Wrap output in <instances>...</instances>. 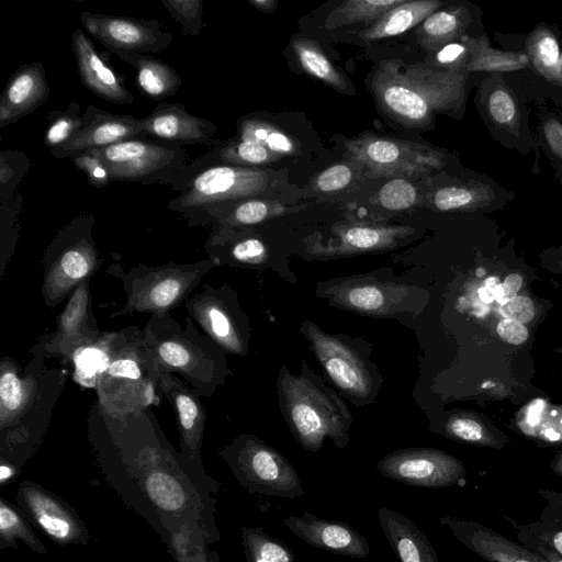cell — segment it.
I'll list each match as a JSON object with an SVG mask.
<instances>
[{
	"instance_id": "51",
	"label": "cell",
	"mask_w": 562,
	"mask_h": 562,
	"mask_svg": "<svg viewBox=\"0 0 562 562\" xmlns=\"http://www.w3.org/2000/svg\"><path fill=\"white\" fill-rule=\"evenodd\" d=\"M352 179V171L349 166L337 164L322 171L316 180L315 187L322 192H335L346 188Z\"/></svg>"
},
{
	"instance_id": "49",
	"label": "cell",
	"mask_w": 562,
	"mask_h": 562,
	"mask_svg": "<svg viewBox=\"0 0 562 562\" xmlns=\"http://www.w3.org/2000/svg\"><path fill=\"white\" fill-rule=\"evenodd\" d=\"M469 59L470 48L462 41L449 43L436 53V61L442 70L467 72Z\"/></svg>"
},
{
	"instance_id": "6",
	"label": "cell",
	"mask_w": 562,
	"mask_h": 562,
	"mask_svg": "<svg viewBox=\"0 0 562 562\" xmlns=\"http://www.w3.org/2000/svg\"><path fill=\"white\" fill-rule=\"evenodd\" d=\"M158 376L143 328H124L105 369L98 376L97 403L116 417L147 411L160 403Z\"/></svg>"
},
{
	"instance_id": "47",
	"label": "cell",
	"mask_w": 562,
	"mask_h": 562,
	"mask_svg": "<svg viewBox=\"0 0 562 562\" xmlns=\"http://www.w3.org/2000/svg\"><path fill=\"white\" fill-rule=\"evenodd\" d=\"M417 191L415 187L403 178L387 181L378 193V201L386 210L402 211L415 204Z\"/></svg>"
},
{
	"instance_id": "38",
	"label": "cell",
	"mask_w": 562,
	"mask_h": 562,
	"mask_svg": "<svg viewBox=\"0 0 562 562\" xmlns=\"http://www.w3.org/2000/svg\"><path fill=\"white\" fill-rule=\"evenodd\" d=\"M20 540L32 551L46 554L47 549L36 537L31 524L20 509L0 498V549L16 548L15 541Z\"/></svg>"
},
{
	"instance_id": "10",
	"label": "cell",
	"mask_w": 562,
	"mask_h": 562,
	"mask_svg": "<svg viewBox=\"0 0 562 562\" xmlns=\"http://www.w3.org/2000/svg\"><path fill=\"white\" fill-rule=\"evenodd\" d=\"M234 476L250 493L294 498L303 486L294 467L277 450L251 435H240L218 451Z\"/></svg>"
},
{
	"instance_id": "12",
	"label": "cell",
	"mask_w": 562,
	"mask_h": 562,
	"mask_svg": "<svg viewBox=\"0 0 562 562\" xmlns=\"http://www.w3.org/2000/svg\"><path fill=\"white\" fill-rule=\"evenodd\" d=\"M348 158L369 177H422L443 167L445 156L426 145L362 134L345 143Z\"/></svg>"
},
{
	"instance_id": "44",
	"label": "cell",
	"mask_w": 562,
	"mask_h": 562,
	"mask_svg": "<svg viewBox=\"0 0 562 562\" xmlns=\"http://www.w3.org/2000/svg\"><path fill=\"white\" fill-rule=\"evenodd\" d=\"M22 211V196L18 192L10 200L1 203V257L0 276H3L5 267L10 261L20 235V215Z\"/></svg>"
},
{
	"instance_id": "46",
	"label": "cell",
	"mask_w": 562,
	"mask_h": 562,
	"mask_svg": "<svg viewBox=\"0 0 562 562\" xmlns=\"http://www.w3.org/2000/svg\"><path fill=\"white\" fill-rule=\"evenodd\" d=\"M161 3L184 34L196 36L205 27L203 0H161Z\"/></svg>"
},
{
	"instance_id": "27",
	"label": "cell",
	"mask_w": 562,
	"mask_h": 562,
	"mask_svg": "<svg viewBox=\"0 0 562 562\" xmlns=\"http://www.w3.org/2000/svg\"><path fill=\"white\" fill-rule=\"evenodd\" d=\"M413 233L407 226L353 224L340 227L328 246L314 245L311 252L317 257H336L384 250L400 238Z\"/></svg>"
},
{
	"instance_id": "2",
	"label": "cell",
	"mask_w": 562,
	"mask_h": 562,
	"mask_svg": "<svg viewBox=\"0 0 562 562\" xmlns=\"http://www.w3.org/2000/svg\"><path fill=\"white\" fill-rule=\"evenodd\" d=\"M30 352L25 369L9 356L0 359V459L16 470L42 443L69 373L48 368L35 346Z\"/></svg>"
},
{
	"instance_id": "42",
	"label": "cell",
	"mask_w": 562,
	"mask_h": 562,
	"mask_svg": "<svg viewBox=\"0 0 562 562\" xmlns=\"http://www.w3.org/2000/svg\"><path fill=\"white\" fill-rule=\"evenodd\" d=\"M241 541L247 562H295L293 552L262 528H241Z\"/></svg>"
},
{
	"instance_id": "50",
	"label": "cell",
	"mask_w": 562,
	"mask_h": 562,
	"mask_svg": "<svg viewBox=\"0 0 562 562\" xmlns=\"http://www.w3.org/2000/svg\"><path fill=\"white\" fill-rule=\"evenodd\" d=\"M538 312L536 301L526 294H517L499 307V314L504 318L513 319L525 325L535 322Z\"/></svg>"
},
{
	"instance_id": "64",
	"label": "cell",
	"mask_w": 562,
	"mask_h": 562,
	"mask_svg": "<svg viewBox=\"0 0 562 562\" xmlns=\"http://www.w3.org/2000/svg\"><path fill=\"white\" fill-rule=\"evenodd\" d=\"M561 70H562V52H561Z\"/></svg>"
},
{
	"instance_id": "21",
	"label": "cell",
	"mask_w": 562,
	"mask_h": 562,
	"mask_svg": "<svg viewBox=\"0 0 562 562\" xmlns=\"http://www.w3.org/2000/svg\"><path fill=\"white\" fill-rule=\"evenodd\" d=\"M86 122L81 130L66 144L49 150L56 158L71 156L132 138H146L144 120L127 114H115L89 104L85 111Z\"/></svg>"
},
{
	"instance_id": "55",
	"label": "cell",
	"mask_w": 562,
	"mask_h": 562,
	"mask_svg": "<svg viewBox=\"0 0 562 562\" xmlns=\"http://www.w3.org/2000/svg\"><path fill=\"white\" fill-rule=\"evenodd\" d=\"M548 504L544 510L546 524L562 527V493L540 491Z\"/></svg>"
},
{
	"instance_id": "19",
	"label": "cell",
	"mask_w": 562,
	"mask_h": 562,
	"mask_svg": "<svg viewBox=\"0 0 562 562\" xmlns=\"http://www.w3.org/2000/svg\"><path fill=\"white\" fill-rule=\"evenodd\" d=\"M158 391L175 411L182 458L200 481L211 488L212 479L203 469L201 456L206 422L202 396L173 373L159 374Z\"/></svg>"
},
{
	"instance_id": "23",
	"label": "cell",
	"mask_w": 562,
	"mask_h": 562,
	"mask_svg": "<svg viewBox=\"0 0 562 562\" xmlns=\"http://www.w3.org/2000/svg\"><path fill=\"white\" fill-rule=\"evenodd\" d=\"M439 521L457 540L488 562H547L527 547L479 522L449 515Z\"/></svg>"
},
{
	"instance_id": "60",
	"label": "cell",
	"mask_w": 562,
	"mask_h": 562,
	"mask_svg": "<svg viewBox=\"0 0 562 562\" xmlns=\"http://www.w3.org/2000/svg\"><path fill=\"white\" fill-rule=\"evenodd\" d=\"M550 469L562 477V449L559 450L550 461Z\"/></svg>"
},
{
	"instance_id": "58",
	"label": "cell",
	"mask_w": 562,
	"mask_h": 562,
	"mask_svg": "<svg viewBox=\"0 0 562 562\" xmlns=\"http://www.w3.org/2000/svg\"><path fill=\"white\" fill-rule=\"evenodd\" d=\"M540 266L551 273L562 274V247H549L539 255Z\"/></svg>"
},
{
	"instance_id": "1",
	"label": "cell",
	"mask_w": 562,
	"mask_h": 562,
	"mask_svg": "<svg viewBox=\"0 0 562 562\" xmlns=\"http://www.w3.org/2000/svg\"><path fill=\"white\" fill-rule=\"evenodd\" d=\"M89 424L114 448L125 470L140 479L144 491L157 508L176 513L182 526L193 525L183 516L194 501L188 492H192L191 487L209 486L193 473L181 453L172 450L150 409L116 417L102 411L97 403Z\"/></svg>"
},
{
	"instance_id": "45",
	"label": "cell",
	"mask_w": 562,
	"mask_h": 562,
	"mask_svg": "<svg viewBox=\"0 0 562 562\" xmlns=\"http://www.w3.org/2000/svg\"><path fill=\"white\" fill-rule=\"evenodd\" d=\"M30 160L19 150H1L0 153V201L5 202L19 191V184L26 177Z\"/></svg>"
},
{
	"instance_id": "32",
	"label": "cell",
	"mask_w": 562,
	"mask_h": 562,
	"mask_svg": "<svg viewBox=\"0 0 562 562\" xmlns=\"http://www.w3.org/2000/svg\"><path fill=\"white\" fill-rule=\"evenodd\" d=\"M446 437L471 446L502 449L508 439L484 416L470 411L451 413L442 426Z\"/></svg>"
},
{
	"instance_id": "35",
	"label": "cell",
	"mask_w": 562,
	"mask_h": 562,
	"mask_svg": "<svg viewBox=\"0 0 562 562\" xmlns=\"http://www.w3.org/2000/svg\"><path fill=\"white\" fill-rule=\"evenodd\" d=\"M497 74L484 83L483 109L487 120L497 131L517 133L520 125V112L517 100Z\"/></svg>"
},
{
	"instance_id": "43",
	"label": "cell",
	"mask_w": 562,
	"mask_h": 562,
	"mask_svg": "<svg viewBox=\"0 0 562 562\" xmlns=\"http://www.w3.org/2000/svg\"><path fill=\"white\" fill-rule=\"evenodd\" d=\"M80 110V104L72 101L66 109L48 114L44 144L49 150L66 144L81 130L86 115Z\"/></svg>"
},
{
	"instance_id": "15",
	"label": "cell",
	"mask_w": 562,
	"mask_h": 562,
	"mask_svg": "<svg viewBox=\"0 0 562 562\" xmlns=\"http://www.w3.org/2000/svg\"><path fill=\"white\" fill-rule=\"evenodd\" d=\"M378 471L400 483L427 488L460 484L467 469L454 456L434 448L398 449L384 456Z\"/></svg>"
},
{
	"instance_id": "52",
	"label": "cell",
	"mask_w": 562,
	"mask_h": 562,
	"mask_svg": "<svg viewBox=\"0 0 562 562\" xmlns=\"http://www.w3.org/2000/svg\"><path fill=\"white\" fill-rule=\"evenodd\" d=\"M520 532L532 537L562 557V527L543 524L542 527H519Z\"/></svg>"
},
{
	"instance_id": "62",
	"label": "cell",
	"mask_w": 562,
	"mask_h": 562,
	"mask_svg": "<svg viewBox=\"0 0 562 562\" xmlns=\"http://www.w3.org/2000/svg\"><path fill=\"white\" fill-rule=\"evenodd\" d=\"M249 3L255 8L261 11H271L276 5V2L272 0H249Z\"/></svg>"
},
{
	"instance_id": "4",
	"label": "cell",
	"mask_w": 562,
	"mask_h": 562,
	"mask_svg": "<svg viewBox=\"0 0 562 562\" xmlns=\"http://www.w3.org/2000/svg\"><path fill=\"white\" fill-rule=\"evenodd\" d=\"M147 350L160 373L181 375L200 396L211 397L229 374L224 351L187 316L181 326L170 313L149 315L143 327Z\"/></svg>"
},
{
	"instance_id": "26",
	"label": "cell",
	"mask_w": 562,
	"mask_h": 562,
	"mask_svg": "<svg viewBox=\"0 0 562 562\" xmlns=\"http://www.w3.org/2000/svg\"><path fill=\"white\" fill-rule=\"evenodd\" d=\"M49 86L40 61L20 66L7 80L0 98V127L31 114L47 101Z\"/></svg>"
},
{
	"instance_id": "59",
	"label": "cell",
	"mask_w": 562,
	"mask_h": 562,
	"mask_svg": "<svg viewBox=\"0 0 562 562\" xmlns=\"http://www.w3.org/2000/svg\"><path fill=\"white\" fill-rule=\"evenodd\" d=\"M521 535H525L522 532H519ZM527 536V535H525ZM529 537V536H527ZM532 538V537H530ZM535 539V538H532ZM528 546L530 547V551L536 550L535 553L539 554L541 558H543L547 562H562V557L554 552L552 549L547 547L544 543L540 542L536 539V542L527 541Z\"/></svg>"
},
{
	"instance_id": "5",
	"label": "cell",
	"mask_w": 562,
	"mask_h": 562,
	"mask_svg": "<svg viewBox=\"0 0 562 562\" xmlns=\"http://www.w3.org/2000/svg\"><path fill=\"white\" fill-rule=\"evenodd\" d=\"M278 387L288 426L308 451L322 449L325 438L344 449L352 416L344 401L327 387L312 371L293 375L281 368Z\"/></svg>"
},
{
	"instance_id": "20",
	"label": "cell",
	"mask_w": 562,
	"mask_h": 562,
	"mask_svg": "<svg viewBox=\"0 0 562 562\" xmlns=\"http://www.w3.org/2000/svg\"><path fill=\"white\" fill-rule=\"evenodd\" d=\"M89 284L90 280H86L72 291L58 316L56 330L34 345L46 358L68 362L78 348L102 334L92 314Z\"/></svg>"
},
{
	"instance_id": "18",
	"label": "cell",
	"mask_w": 562,
	"mask_h": 562,
	"mask_svg": "<svg viewBox=\"0 0 562 562\" xmlns=\"http://www.w3.org/2000/svg\"><path fill=\"white\" fill-rule=\"evenodd\" d=\"M15 501L27 521L56 543L86 544L89 541V531L75 510L37 483L22 481Z\"/></svg>"
},
{
	"instance_id": "7",
	"label": "cell",
	"mask_w": 562,
	"mask_h": 562,
	"mask_svg": "<svg viewBox=\"0 0 562 562\" xmlns=\"http://www.w3.org/2000/svg\"><path fill=\"white\" fill-rule=\"evenodd\" d=\"M216 265L210 258L190 263L168 262L160 266L138 263L121 271L126 294L125 306L111 317L132 313L165 315L192 295L193 290Z\"/></svg>"
},
{
	"instance_id": "33",
	"label": "cell",
	"mask_w": 562,
	"mask_h": 562,
	"mask_svg": "<svg viewBox=\"0 0 562 562\" xmlns=\"http://www.w3.org/2000/svg\"><path fill=\"white\" fill-rule=\"evenodd\" d=\"M121 335L122 329L102 331L95 340L81 346L74 352L68 362L74 367V378L77 383L95 387L98 376L105 369Z\"/></svg>"
},
{
	"instance_id": "48",
	"label": "cell",
	"mask_w": 562,
	"mask_h": 562,
	"mask_svg": "<svg viewBox=\"0 0 562 562\" xmlns=\"http://www.w3.org/2000/svg\"><path fill=\"white\" fill-rule=\"evenodd\" d=\"M70 159L86 175L92 187L104 188L113 182L104 164L90 150L78 153Z\"/></svg>"
},
{
	"instance_id": "25",
	"label": "cell",
	"mask_w": 562,
	"mask_h": 562,
	"mask_svg": "<svg viewBox=\"0 0 562 562\" xmlns=\"http://www.w3.org/2000/svg\"><path fill=\"white\" fill-rule=\"evenodd\" d=\"M143 120L148 137L180 145H206L216 133L211 121L191 114L182 103L159 102Z\"/></svg>"
},
{
	"instance_id": "53",
	"label": "cell",
	"mask_w": 562,
	"mask_h": 562,
	"mask_svg": "<svg viewBox=\"0 0 562 562\" xmlns=\"http://www.w3.org/2000/svg\"><path fill=\"white\" fill-rule=\"evenodd\" d=\"M541 134L547 149L562 164V123L555 117L544 120Z\"/></svg>"
},
{
	"instance_id": "31",
	"label": "cell",
	"mask_w": 562,
	"mask_h": 562,
	"mask_svg": "<svg viewBox=\"0 0 562 562\" xmlns=\"http://www.w3.org/2000/svg\"><path fill=\"white\" fill-rule=\"evenodd\" d=\"M432 206L442 212L492 210L498 206L501 196L490 183H469L440 187L431 194Z\"/></svg>"
},
{
	"instance_id": "8",
	"label": "cell",
	"mask_w": 562,
	"mask_h": 562,
	"mask_svg": "<svg viewBox=\"0 0 562 562\" xmlns=\"http://www.w3.org/2000/svg\"><path fill=\"white\" fill-rule=\"evenodd\" d=\"M94 217L80 215L63 226L43 255L44 303L53 308L69 297L83 281L90 280L103 259L92 236Z\"/></svg>"
},
{
	"instance_id": "16",
	"label": "cell",
	"mask_w": 562,
	"mask_h": 562,
	"mask_svg": "<svg viewBox=\"0 0 562 562\" xmlns=\"http://www.w3.org/2000/svg\"><path fill=\"white\" fill-rule=\"evenodd\" d=\"M318 294L344 310L370 316H390L407 310L408 303L417 295V289L364 277L319 284Z\"/></svg>"
},
{
	"instance_id": "29",
	"label": "cell",
	"mask_w": 562,
	"mask_h": 562,
	"mask_svg": "<svg viewBox=\"0 0 562 562\" xmlns=\"http://www.w3.org/2000/svg\"><path fill=\"white\" fill-rule=\"evenodd\" d=\"M115 56L135 69L138 89L151 100L162 102L175 95L182 85L173 67L148 54L119 53Z\"/></svg>"
},
{
	"instance_id": "40",
	"label": "cell",
	"mask_w": 562,
	"mask_h": 562,
	"mask_svg": "<svg viewBox=\"0 0 562 562\" xmlns=\"http://www.w3.org/2000/svg\"><path fill=\"white\" fill-rule=\"evenodd\" d=\"M404 0H346L327 16L325 26L335 29L360 22H375L384 13L401 4Z\"/></svg>"
},
{
	"instance_id": "54",
	"label": "cell",
	"mask_w": 562,
	"mask_h": 562,
	"mask_svg": "<svg viewBox=\"0 0 562 562\" xmlns=\"http://www.w3.org/2000/svg\"><path fill=\"white\" fill-rule=\"evenodd\" d=\"M496 333L503 341L513 346H520L529 338V331L525 324L508 318L498 321Z\"/></svg>"
},
{
	"instance_id": "37",
	"label": "cell",
	"mask_w": 562,
	"mask_h": 562,
	"mask_svg": "<svg viewBox=\"0 0 562 562\" xmlns=\"http://www.w3.org/2000/svg\"><path fill=\"white\" fill-rule=\"evenodd\" d=\"M527 56L536 71L562 87L561 50L555 34L546 24L537 25L526 41Z\"/></svg>"
},
{
	"instance_id": "57",
	"label": "cell",
	"mask_w": 562,
	"mask_h": 562,
	"mask_svg": "<svg viewBox=\"0 0 562 562\" xmlns=\"http://www.w3.org/2000/svg\"><path fill=\"white\" fill-rule=\"evenodd\" d=\"M265 146L272 153L293 154L295 150L292 139L281 131L272 127L265 142Z\"/></svg>"
},
{
	"instance_id": "14",
	"label": "cell",
	"mask_w": 562,
	"mask_h": 562,
	"mask_svg": "<svg viewBox=\"0 0 562 562\" xmlns=\"http://www.w3.org/2000/svg\"><path fill=\"white\" fill-rule=\"evenodd\" d=\"M184 308L202 331L224 352L243 356L246 352V328L234 293L227 285L204 284L192 294Z\"/></svg>"
},
{
	"instance_id": "61",
	"label": "cell",
	"mask_w": 562,
	"mask_h": 562,
	"mask_svg": "<svg viewBox=\"0 0 562 562\" xmlns=\"http://www.w3.org/2000/svg\"><path fill=\"white\" fill-rule=\"evenodd\" d=\"M16 469L10 464L1 463L0 465V482L3 484L7 480L15 473Z\"/></svg>"
},
{
	"instance_id": "24",
	"label": "cell",
	"mask_w": 562,
	"mask_h": 562,
	"mask_svg": "<svg viewBox=\"0 0 562 562\" xmlns=\"http://www.w3.org/2000/svg\"><path fill=\"white\" fill-rule=\"evenodd\" d=\"M71 48L80 81L88 90L111 103L123 105L134 102V95L125 87L124 78L101 58L82 30L74 32Z\"/></svg>"
},
{
	"instance_id": "41",
	"label": "cell",
	"mask_w": 562,
	"mask_h": 562,
	"mask_svg": "<svg viewBox=\"0 0 562 562\" xmlns=\"http://www.w3.org/2000/svg\"><path fill=\"white\" fill-rule=\"evenodd\" d=\"M212 538L213 535L195 525L182 526L169 535L173 555L182 558L186 562H221L215 552L206 551V544Z\"/></svg>"
},
{
	"instance_id": "3",
	"label": "cell",
	"mask_w": 562,
	"mask_h": 562,
	"mask_svg": "<svg viewBox=\"0 0 562 562\" xmlns=\"http://www.w3.org/2000/svg\"><path fill=\"white\" fill-rule=\"evenodd\" d=\"M467 72L431 69L423 64L382 60L371 87L385 114L406 127L428 125L436 112L456 111L463 105Z\"/></svg>"
},
{
	"instance_id": "34",
	"label": "cell",
	"mask_w": 562,
	"mask_h": 562,
	"mask_svg": "<svg viewBox=\"0 0 562 562\" xmlns=\"http://www.w3.org/2000/svg\"><path fill=\"white\" fill-rule=\"evenodd\" d=\"M470 48V59L465 67L467 72L485 71L499 74L521 70L529 65V58L524 52H505L490 45L488 38L463 35L460 38Z\"/></svg>"
},
{
	"instance_id": "9",
	"label": "cell",
	"mask_w": 562,
	"mask_h": 562,
	"mask_svg": "<svg viewBox=\"0 0 562 562\" xmlns=\"http://www.w3.org/2000/svg\"><path fill=\"white\" fill-rule=\"evenodd\" d=\"M106 167L112 181L170 187L188 166L184 145L155 138H132L91 149Z\"/></svg>"
},
{
	"instance_id": "63",
	"label": "cell",
	"mask_w": 562,
	"mask_h": 562,
	"mask_svg": "<svg viewBox=\"0 0 562 562\" xmlns=\"http://www.w3.org/2000/svg\"><path fill=\"white\" fill-rule=\"evenodd\" d=\"M177 560V562H186L182 558L178 557V555H173Z\"/></svg>"
},
{
	"instance_id": "13",
	"label": "cell",
	"mask_w": 562,
	"mask_h": 562,
	"mask_svg": "<svg viewBox=\"0 0 562 562\" xmlns=\"http://www.w3.org/2000/svg\"><path fill=\"white\" fill-rule=\"evenodd\" d=\"M302 333L310 341L316 359L340 391L352 401L373 400L378 386L372 369L353 347L308 321L302 325Z\"/></svg>"
},
{
	"instance_id": "28",
	"label": "cell",
	"mask_w": 562,
	"mask_h": 562,
	"mask_svg": "<svg viewBox=\"0 0 562 562\" xmlns=\"http://www.w3.org/2000/svg\"><path fill=\"white\" fill-rule=\"evenodd\" d=\"M380 527L400 562H439L426 535L406 516L386 507L378 510Z\"/></svg>"
},
{
	"instance_id": "17",
	"label": "cell",
	"mask_w": 562,
	"mask_h": 562,
	"mask_svg": "<svg viewBox=\"0 0 562 562\" xmlns=\"http://www.w3.org/2000/svg\"><path fill=\"white\" fill-rule=\"evenodd\" d=\"M80 21L85 30L112 54H146L167 49L173 35L158 20L116 16L83 11Z\"/></svg>"
},
{
	"instance_id": "22",
	"label": "cell",
	"mask_w": 562,
	"mask_h": 562,
	"mask_svg": "<svg viewBox=\"0 0 562 562\" xmlns=\"http://www.w3.org/2000/svg\"><path fill=\"white\" fill-rule=\"evenodd\" d=\"M283 524L304 542L327 552L350 558H366L370 553L366 538L346 522L304 513L288 516Z\"/></svg>"
},
{
	"instance_id": "56",
	"label": "cell",
	"mask_w": 562,
	"mask_h": 562,
	"mask_svg": "<svg viewBox=\"0 0 562 562\" xmlns=\"http://www.w3.org/2000/svg\"><path fill=\"white\" fill-rule=\"evenodd\" d=\"M522 285V276L519 272L509 273L497 288L495 299L497 303L504 305L515 297Z\"/></svg>"
},
{
	"instance_id": "36",
	"label": "cell",
	"mask_w": 562,
	"mask_h": 562,
	"mask_svg": "<svg viewBox=\"0 0 562 562\" xmlns=\"http://www.w3.org/2000/svg\"><path fill=\"white\" fill-rule=\"evenodd\" d=\"M471 21L465 8L450 7L430 14L419 31L420 43L429 50H439L445 45L461 38Z\"/></svg>"
},
{
	"instance_id": "11",
	"label": "cell",
	"mask_w": 562,
	"mask_h": 562,
	"mask_svg": "<svg viewBox=\"0 0 562 562\" xmlns=\"http://www.w3.org/2000/svg\"><path fill=\"white\" fill-rule=\"evenodd\" d=\"M269 175L256 167L217 164L207 166L172 187L178 194L168 210L183 215L198 207L250 199L269 186Z\"/></svg>"
},
{
	"instance_id": "30",
	"label": "cell",
	"mask_w": 562,
	"mask_h": 562,
	"mask_svg": "<svg viewBox=\"0 0 562 562\" xmlns=\"http://www.w3.org/2000/svg\"><path fill=\"white\" fill-rule=\"evenodd\" d=\"M441 5L442 2L437 0H404L358 35L368 42L400 35L425 21Z\"/></svg>"
},
{
	"instance_id": "39",
	"label": "cell",
	"mask_w": 562,
	"mask_h": 562,
	"mask_svg": "<svg viewBox=\"0 0 562 562\" xmlns=\"http://www.w3.org/2000/svg\"><path fill=\"white\" fill-rule=\"evenodd\" d=\"M292 47L301 67L307 74L336 90L345 91L347 89L345 77L333 66L316 42L307 38H296L293 41Z\"/></svg>"
}]
</instances>
